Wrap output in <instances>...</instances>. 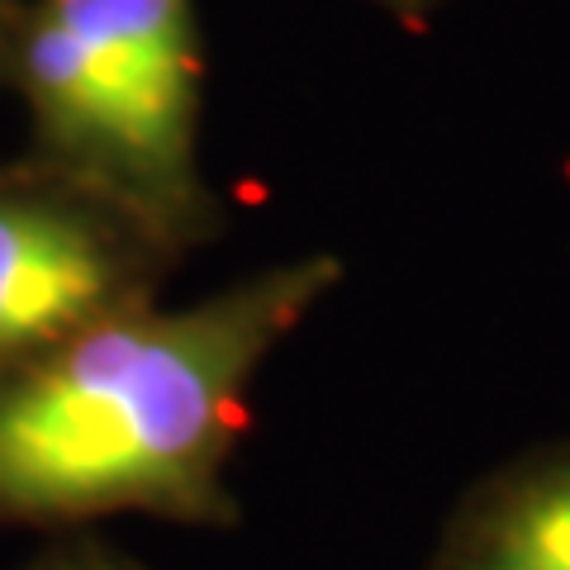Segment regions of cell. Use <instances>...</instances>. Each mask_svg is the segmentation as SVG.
<instances>
[{
    "label": "cell",
    "instance_id": "cell-4",
    "mask_svg": "<svg viewBox=\"0 0 570 570\" xmlns=\"http://www.w3.org/2000/svg\"><path fill=\"white\" fill-rule=\"evenodd\" d=\"M428 570H570V448L480 490Z\"/></svg>",
    "mask_w": 570,
    "mask_h": 570
},
{
    "label": "cell",
    "instance_id": "cell-7",
    "mask_svg": "<svg viewBox=\"0 0 570 570\" xmlns=\"http://www.w3.org/2000/svg\"><path fill=\"white\" fill-rule=\"evenodd\" d=\"M381 6L404 10V14H419V10H428V6H438V0H381Z\"/></svg>",
    "mask_w": 570,
    "mask_h": 570
},
{
    "label": "cell",
    "instance_id": "cell-2",
    "mask_svg": "<svg viewBox=\"0 0 570 570\" xmlns=\"http://www.w3.org/2000/svg\"><path fill=\"white\" fill-rule=\"evenodd\" d=\"M200 71L195 0H39L24 10L10 81L29 110L33 163L181 257L214 219Z\"/></svg>",
    "mask_w": 570,
    "mask_h": 570
},
{
    "label": "cell",
    "instance_id": "cell-5",
    "mask_svg": "<svg viewBox=\"0 0 570 570\" xmlns=\"http://www.w3.org/2000/svg\"><path fill=\"white\" fill-rule=\"evenodd\" d=\"M24 570H148L142 561L124 557V551L91 542V538H77V542H58L48 547L43 557H33Z\"/></svg>",
    "mask_w": 570,
    "mask_h": 570
},
{
    "label": "cell",
    "instance_id": "cell-3",
    "mask_svg": "<svg viewBox=\"0 0 570 570\" xmlns=\"http://www.w3.org/2000/svg\"><path fill=\"white\" fill-rule=\"evenodd\" d=\"M171 262L67 176L39 163L0 171V381L100 318L157 299Z\"/></svg>",
    "mask_w": 570,
    "mask_h": 570
},
{
    "label": "cell",
    "instance_id": "cell-1",
    "mask_svg": "<svg viewBox=\"0 0 570 570\" xmlns=\"http://www.w3.org/2000/svg\"><path fill=\"white\" fill-rule=\"evenodd\" d=\"M337 281L343 262L309 253L186 309L148 299L0 381V528L115 513L234 528L228 466L253 385Z\"/></svg>",
    "mask_w": 570,
    "mask_h": 570
},
{
    "label": "cell",
    "instance_id": "cell-6",
    "mask_svg": "<svg viewBox=\"0 0 570 570\" xmlns=\"http://www.w3.org/2000/svg\"><path fill=\"white\" fill-rule=\"evenodd\" d=\"M20 24H24V6H20V0H0V77H6L10 62H14Z\"/></svg>",
    "mask_w": 570,
    "mask_h": 570
}]
</instances>
